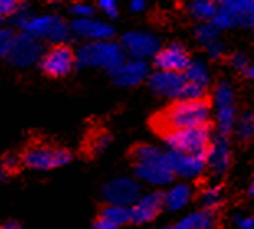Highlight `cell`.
Listing matches in <instances>:
<instances>
[{
	"instance_id": "cell-1",
	"label": "cell",
	"mask_w": 254,
	"mask_h": 229,
	"mask_svg": "<svg viewBox=\"0 0 254 229\" xmlns=\"http://www.w3.org/2000/svg\"><path fill=\"white\" fill-rule=\"evenodd\" d=\"M210 103L207 100H176L153 118V126L161 134L208 124Z\"/></svg>"
},
{
	"instance_id": "cell-2",
	"label": "cell",
	"mask_w": 254,
	"mask_h": 229,
	"mask_svg": "<svg viewBox=\"0 0 254 229\" xmlns=\"http://www.w3.org/2000/svg\"><path fill=\"white\" fill-rule=\"evenodd\" d=\"M134 175L144 183L164 187L174 180L167 152L153 144H138L131 149Z\"/></svg>"
},
{
	"instance_id": "cell-3",
	"label": "cell",
	"mask_w": 254,
	"mask_h": 229,
	"mask_svg": "<svg viewBox=\"0 0 254 229\" xmlns=\"http://www.w3.org/2000/svg\"><path fill=\"white\" fill-rule=\"evenodd\" d=\"M13 20L23 33H28L40 41H50L53 43V46L66 45V41L71 38V25L61 15H35L28 10V3H21L20 12Z\"/></svg>"
},
{
	"instance_id": "cell-4",
	"label": "cell",
	"mask_w": 254,
	"mask_h": 229,
	"mask_svg": "<svg viewBox=\"0 0 254 229\" xmlns=\"http://www.w3.org/2000/svg\"><path fill=\"white\" fill-rule=\"evenodd\" d=\"M75 61L79 67H100L112 74L127 61V54L120 43L92 41L75 51Z\"/></svg>"
},
{
	"instance_id": "cell-5",
	"label": "cell",
	"mask_w": 254,
	"mask_h": 229,
	"mask_svg": "<svg viewBox=\"0 0 254 229\" xmlns=\"http://www.w3.org/2000/svg\"><path fill=\"white\" fill-rule=\"evenodd\" d=\"M169 151L184 152V154L207 156V151L212 143V128L208 124L197 128H187L172 131L163 136Z\"/></svg>"
},
{
	"instance_id": "cell-6",
	"label": "cell",
	"mask_w": 254,
	"mask_h": 229,
	"mask_svg": "<svg viewBox=\"0 0 254 229\" xmlns=\"http://www.w3.org/2000/svg\"><path fill=\"white\" fill-rule=\"evenodd\" d=\"M72 161V154L64 147H56L50 144L30 146L21 154V166L36 172H46L59 169Z\"/></svg>"
},
{
	"instance_id": "cell-7",
	"label": "cell",
	"mask_w": 254,
	"mask_h": 229,
	"mask_svg": "<svg viewBox=\"0 0 254 229\" xmlns=\"http://www.w3.org/2000/svg\"><path fill=\"white\" fill-rule=\"evenodd\" d=\"M215 118H217V129L220 136H228L236 126V107H235V92L230 82L221 80L215 87Z\"/></svg>"
},
{
	"instance_id": "cell-8",
	"label": "cell",
	"mask_w": 254,
	"mask_h": 229,
	"mask_svg": "<svg viewBox=\"0 0 254 229\" xmlns=\"http://www.w3.org/2000/svg\"><path fill=\"white\" fill-rule=\"evenodd\" d=\"M75 64H77V61H75V51H72L71 46L55 45L43 54L40 67L48 77L59 79L71 74Z\"/></svg>"
},
{
	"instance_id": "cell-9",
	"label": "cell",
	"mask_w": 254,
	"mask_h": 229,
	"mask_svg": "<svg viewBox=\"0 0 254 229\" xmlns=\"http://www.w3.org/2000/svg\"><path fill=\"white\" fill-rule=\"evenodd\" d=\"M120 45L129 59L144 61L148 57H154L161 51V41L154 33L149 31H128L122 36Z\"/></svg>"
},
{
	"instance_id": "cell-10",
	"label": "cell",
	"mask_w": 254,
	"mask_h": 229,
	"mask_svg": "<svg viewBox=\"0 0 254 229\" xmlns=\"http://www.w3.org/2000/svg\"><path fill=\"white\" fill-rule=\"evenodd\" d=\"M43 54H45V51H43L41 41L28 35V33L20 31L18 35H15L7 61L15 67H30V65L41 61Z\"/></svg>"
},
{
	"instance_id": "cell-11",
	"label": "cell",
	"mask_w": 254,
	"mask_h": 229,
	"mask_svg": "<svg viewBox=\"0 0 254 229\" xmlns=\"http://www.w3.org/2000/svg\"><path fill=\"white\" fill-rule=\"evenodd\" d=\"M102 195L107 201V205H118V206H131L136 203V200L141 196V185L138 180L131 177H118L105 183Z\"/></svg>"
},
{
	"instance_id": "cell-12",
	"label": "cell",
	"mask_w": 254,
	"mask_h": 229,
	"mask_svg": "<svg viewBox=\"0 0 254 229\" xmlns=\"http://www.w3.org/2000/svg\"><path fill=\"white\" fill-rule=\"evenodd\" d=\"M149 89L153 94L166 98H177L181 100L187 80L182 72H164V70H156L148 79Z\"/></svg>"
},
{
	"instance_id": "cell-13",
	"label": "cell",
	"mask_w": 254,
	"mask_h": 229,
	"mask_svg": "<svg viewBox=\"0 0 254 229\" xmlns=\"http://www.w3.org/2000/svg\"><path fill=\"white\" fill-rule=\"evenodd\" d=\"M71 33L74 36L82 38L87 43L110 41L113 35H115V28L109 21L97 18H84L71 21Z\"/></svg>"
},
{
	"instance_id": "cell-14",
	"label": "cell",
	"mask_w": 254,
	"mask_h": 229,
	"mask_svg": "<svg viewBox=\"0 0 254 229\" xmlns=\"http://www.w3.org/2000/svg\"><path fill=\"white\" fill-rule=\"evenodd\" d=\"M190 61L192 59L189 57V53L181 43H171L166 48H161V51L154 56V65L158 70H164V72L184 74Z\"/></svg>"
},
{
	"instance_id": "cell-15",
	"label": "cell",
	"mask_w": 254,
	"mask_h": 229,
	"mask_svg": "<svg viewBox=\"0 0 254 229\" xmlns=\"http://www.w3.org/2000/svg\"><path fill=\"white\" fill-rule=\"evenodd\" d=\"M163 208H164V195L161 192H149L146 195H141L136 200V203L129 208L131 223L133 225L151 223L163 211Z\"/></svg>"
},
{
	"instance_id": "cell-16",
	"label": "cell",
	"mask_w": 254,
	"mask_h": 229,
	"mask_svg": "<svg viewBox=\"0 0 254 229\" xmlns=\"http://www.w3.org/2000/svg\"><path fill=\"white\" fill-rule=\"evenodd\" d=\"M174 175L182 178H195L202 175L207 169V157L198 154H184V152L169 151L167 152Z\"/></svg>"
},
{
	"instance_id": "cell-17",
	"label": "cell",
	"mask_w": 254,
	"mask_h": 229,
	"mask_svg": "<svg viewBox=\"0 0 254 229\" xmlns=\"http://www.w3.org/2000/svg\"><path fill=\"white\" fill-rule=\"evenodd\" d=\"M207 169L213 177H221L228 172L231 162L230 143L225 136H215L207 151Z\"/></svg>"
},
{
	"instance_id": "cell-18",
	"label": "cell",
	"mask_w": 254,
	"mask_h": 229,
	"mask_svg": "<svg viewBox=\"0 0 254 229\" xmlns=\"http://www.w3.org/2000/svg\"><path fill=\"white\" fill-rule=\"evenodd\" d=\"M112 79L118 87H136L149 79V65L139 59H127L115 72H112Z\"/></svg>"
},
{
	"instance_id": "cell-19",
	"label": "cell",
	"mask_w": 254,
	"mask_h": 229,
	"mask_svg": "<svg viewBox=\"0 0 254 229\" xmlns=\"http://www.w3.org/2000/svg\"><path fill=\"white\" fill-rule=\"evenodd\" d=\"M220 5L231 13L236 25L254 28V0H223Z\"/></svg>"
},
{
	"instance_id": "cell-20",
	"label": "cell",
	"mask_w": 254,
	"mask_h": 229,
	"mask_svg": "<svg viewBox=\"0 0 254 229\" xmlns=\"http://www.w3.org/2000/svg\"><path fill=\"white\" fill-rule=\"evenodd\" d=\"M192 187L187 183H176L166 190L164 195V208L169 211H179L186 208L192 198Z\"/></svg>"
},
{
	"instance_id": "cell-21",
	"label": "cell",
	"mask_w": 254,
	"mask_h": 229,
	"mask_svg": "<svg viewBox=\"0 0 254 229\" xmlns=\"http://www.w3.org/2000/svg\"><path fill=\"white\" fill-rule=\"evenodd\" d=\"M215 221L217 220H215L213 211L200 210V211L189 213L187 216L181 218L172 226V229H213Z\"/></svg>"
},
{
	"instance_id": "cell-22",
	"label": "cell",
	"mask_w": 254,
	"mask_h": 229,
	"mask_svg": "<svg viewBox=\"0 0 254 229\" xmlns=\"http://www.w3.org/2000/svg\"><path fill=\"white\" fill-rule=\"evenodd\" d=\"M218 10V5L210 2V0H192V2L187 3V12L190 16H193L195 20L202 21V23H207V21H212L215 13Z\"/></svg>"
},
{
	"instance_id": "cell-23",
	"label": "cell",
	"mask_w": 254,
	"mask_h": 229,
	"mask_svg": "<svg viewBox=\"0 0 254 229\" xmlns=\"http://www.w3.org/2000/svg\"><path fill=\"white\" fill-rule=\"evenodd\" d=\"M184 77H186L187 82H190V84L205 87V89L210 84V72L207 64L198 61V59H192L190 64L187 65V69L184 70Z\"/></svg>"
},
{
	"instance_id": "cell-24",
	"label": "cell",
	"mask_w": 254,
	"mask_h": 229,
	"mask_svg": "<svg viewBox=\"0 0 254 229\" xmlns=\"http://www.w3.org/2000/svg\"><path fill=\"white\" fill-rule=\"evenodd\" d=\"M100 218L105 221L112 223L118 228H125L128 223H131V215H129V208L118 205H107L100 213Z\"/></svg>"
},
{
	"instance_id": "cell-25",
	"label": "cell",
	"mask_w": 254,
	"mask_h": 229,
	"mask_svg": "<svg viewBox=\"0 0 254 229\" xmlns=\"http://www.w3.org/2000/svg\"><path fill=\"white\" fill-rule=\"evenodd\" d=\"M236 138L243 143H250L254 139V112H246L236 121L235 126Z\"/></svg>"
},
{
	"instance_id": "cell-26",
	"label": "cell",
	"mask_w": 254,
	"mask_h": 229,
	"mask_svg": "<svg viewBox=\"0 0 254 229\" xmlns=\"http://www.w3.org/2000/svg\"><path fill=\"white\" fill-rule=\"evenodd\" d=\"M223 203V192H221L220 187H207L200 193V205H202V210L207 211H215V208Z\"/></svg>"
},
{
	"instance_id": "cell-27",
	"label": "cell",
	"mask_w": 254,
	"mask_h": 229,
	"mask_svg": "<svg viewBox=\"0 0 254 229\" xmlns=\"http://www.w3.org/2000/svg\"><path fill=\"white\" fill-rule=\"evenodd\" d=\"M218 35H220V30L213 23H210V21H207V23H200L195 30L197 40L202 43L203 46H208L210 43L218 41Z\"/></svg>"
},
{
	"instance_id": "cell-28",
	"label": "cell",
	"mask_w": 254,
	"mask_h": 229,
	"mask_svg": "<svg viewBox=\"0 0 254 229\" xmlns=\"http://www.w3.org/2000/svg\"><path fill=\"white\" fill-rule=\"evenodd\" d=\"M210 23H213L220 31H221V30H226V28H233V26H236L235 18L231 16V13H230L225 7H221L220 3H218L217 13H215L213 20L210 21Z\"/></svg>"
},
{
	"instance_id": "cell-29",
	"label": "cell",
	"mask_w": 254,
	"mask_h": 229,
	"mask_svg": "<svg viewBox=\"0 0 254 229\" xmlns=\"http://www.w3.org/2000/svg\"><path fill=\"white\" fill-rule=\"evenodd\" d=\"M69 13L74 16V20H84V18H94L95 8L90 3L75 2L69 5Z\"/></svg>"
},
{
	"instance_id": "cell-30",
	"label": "cell",
	"mask_w": 254,
	"mask_h": 229,
	"mask_svg": "<svg viewBox=\"0 0 254 229\" xmlns=\"http://www.w3.org/2000/svg\"><path fill=\"white\" fill-rule=\"evenodd\" d=\"M15 40V33L10 28H0V59H7Z\"/></svg>"
},
{
	"instance_id": "cell-31",
	"label": "cell",
	"mask_w": 254,
	"mask_h": 229,
	"mask_svg": "<svg viewBox=\"0 0 254 229\" xmlns=\"http://www.w3.org/2000/svg\"><path fill=\"white\" fill-rule=\"evenodd\" d=\"M205 92L207 89L205 87H200V85H195V84H190V82H187L186 87H184V92L181 95V100H205Z\"/></svg>"
},
{
	"instance_id": "cell-32",
	"label": "cell",
	"mask_w": 254,
	"mask_h": 229,
	"mask_svg": "<svg viewBox=\"0 0 254 229\" xmlns=\"http://www.w3.org/2000/svg\"><path fill=\"white\" fill-rule=\"evenodd\" d=\"M21 3L23 2H17V0H0V18H15L20 12Z\"/></svg>"
},
{
	"instance_id": "cell-33",
	"label": "cell",
	"mask_w": 254,
	"mask_h": 229,
	"mask_svg": "<svg viewBox=\"0 0 254 229\" xmlns=\"http://www.w3.org/2000/svg\"><path fill=\"white\" fill-rule=\"evenodd\" d=\"M110 134L109 133H97L94 138L90 139V151L94 152V154H99V152L105 151L107 147L110 146Z\"/></svg>"
},
{
	"instance_id": "cell-34",
	"label": "cell",
	"mask_w": 254,
	"mask_h": 229,
	"mask_svg": "<svg viewBox=\"0 0 254 229\" xmlns=\"http://www.w3.org/2000/svg\"><path fill=\"white\" fill-rule=\"evenodd\" d=\"M97 7H99L100 12H104L107 18H117L118 16V12H120V8H118V3L115 0H100L99 3H97Z\"/></svg>"
},
{
	"instance_id": "cell-35",
	"label": "cell",
	"mask_w": 254,
	"mask_h": 229,
	"mask_svg": "<svg viewBox=\"0 0 254 229\" xmlns=\"http://www.w3.org/2000/svg\"><path fill=\"white\" fill-rule=\"evenodd\" d=\"M230 62L236 70H240V72H246L248 67H250V64H251L250 59H248V56H246V54H243V53L233 54L231 59H230Z\"/></svg>"
},
{
	"instance_id": "cell-36",
	"label": "cell",
	"mask_w": 254,
	"mask_h": 229,
	"mask_svg": "<svg viewBox=\"0 0 254 229\" xmlns=\"http://www.w3.org/2000/svg\"><path fill=\"white\" fill-rule=\"evenodd\" d=\"M205 49H207V54L212 59H221L226 53V48L220 40L215 41V43H210L208 46H205Z\"/></svg>"
},
{
	"instance_id": "cell-37",
	"label": "cell",
	"mask_w": 254,
	"mask_h": 229,
	"mask_svg": "<svg viewBox=\"0 0 254 229\" xmlns=\"http://www.w3.org/2000/svg\"><path fill=\"white\" fill-rule=\"evenodd\" d=\"M2 166H3V169L8 173H12V172H15L21 166V157L15 156V154H7L2 159Z\"/></svg>"
},
{
	"instance_id": "cell-38",
	"label": "cell",
	"mask_w": 254,
	"mask_h": 229,
	"mask_svg": "<svg viewBox=\"0 0 254 229\" xmlns=\"http://www.w3.org/2000/svg\"><path fill=\"white\" fill-rule=\"evenodd\" d=\"M238 229H254V216H246L236 220Z\"/></svg>"
},
{
	"instance_id": "cell-39",
	"label": "cell",
	"mask_w": 254,
	"mask_h": 229,
	"mask_svg": "<svg viewBox=\"0 0 254 229\" xmlns=\"http://www.w3.org/2000/svg\"><path fill=\"white\" fill-rule=\"evenodd\" d=\"M94 229H125V228H118L115 225H112V223H109V221H105V220H102V218H99V220L95 221Z\"/></svg>"
},
{
	"instance_id": "cell-40",
	"label": "cell",
	"mask_w": 254,
	"mask_h": 229,
	"mask_svg": "<svg viewBox=\"0 0 254 229\" xmlns=\"http://www.w3.org/2000/svg\"><path fill=\"white\" fill-rule=\"evenodd\" d=\"M129 10H131L133 13H139L146 10V2L144 0H133L131 3H129Z\"/></svg>"
},
{
	"instance_id": "cell-41",
	"label": "cell",
	"mask_w": 254,
	"mask_h": 229,
	"mask_svg": "<svg viewBox=\"0 0 254 229\" xmlns=\"http://www.w3.org/2000/svg\"><path fill=\"white\" fill-rule=\"evenodd\" d=\"M0 229H25V226L18 221L10 220V221H5L3 225H0Z\"/></svg>"
},
{
	"instance_id": "cell-42",
	"label": "cell",
	"mask_w": 254,
	"mask_h": 229,
	"mask_svg": "<svg viewBox=\"0 0 254 229\" xmlns=\"http://www.w3.org/2000/svg\"><path fill=\"white\" fill-rule=\"evenodd\" d=\"M7 177H8V172L3 169V166H2V161H0V183L5 182V180H7Z\"/></svg>"
},
{
	"instance_id": "cell-43",
	"label": "cell",
	"mask_w": 254,
	"mask_h": 229,
	"mask_svg": "<svg viewBox=\"0 0 254 229\" xmlns=\"http://www.w3.org/2000/svg\"><path fill=\"white\" fill-rule=\"evenodd\" d=\"M245 74L248 75V79L254 80V62H251V64H250V67H248V70H246Z\"/></svg>"
},
{
	"instance_id": "cell-44",
	"label": "cell",
	"mask_w": 254,
	"mask_h": 229,
	"mask_svg": "<svg viewBox=\"0 0 254 229\" xmlns=\"http://www.w3.org/2000/svg\"><path fill=\"white\" fill-rule=\"evenodd\" d=\"M250 195H251V196H254V177H253L251 185H250Z\"/></svg>"
},
{
	"instance_id": "cell-45",
	"label": "cell",
	"mask_w": 254,
	"mask_h": 229,
	"mask_svg": "<svg viewBox=\"0 0 254 229\" xmlns=\"http://www.w3.org/2000/svg\"><path fill=\"white\" fill-rule=\"evenodd\" d=\"M0 28H3V20L0 18Z\"/></svg>"
},
{
	"instance_id": "cell-46",
	"label": "cell",
	"mask_w": 254,
	"mask_h": 229,
	"mask_svg": "<svg viewBox=\"0 0 254 229\" xmlns=\"http://www.w3.org/2000/svg\"><path fill=\"white\" fill-rule=\"evenodd\" d=\"M158 229H172V228H158Z\"/></svg>"
}]
</instances>
